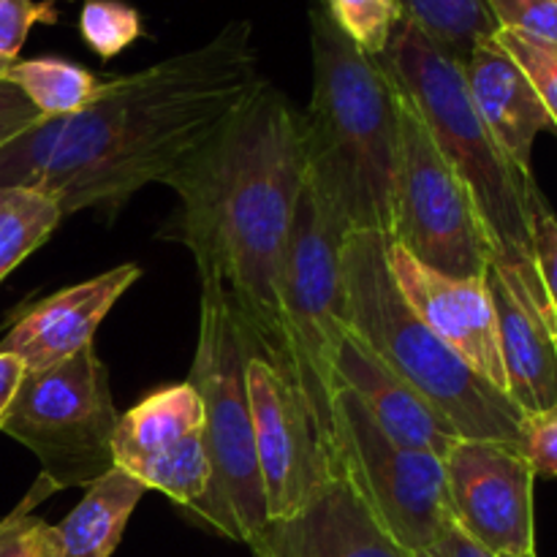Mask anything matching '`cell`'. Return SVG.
<instances>
[{
	"label": "cell",
	"mask_w": 557,
	"mask_h": 557,
	"mask_svg": "<svg viewBox=\"0 0 557 557\" xmlns=\"http://www.w3.org/2000/svg\"><path fill=\"white\" fill-rule=\"evenodd\" d=\"M264 82L253 25L234 20L201 47L103 82L65 117H41L0 147V190L47 196L60 212L114 207L163 183Z\"/></svg>",
	"instance_id": "6da1fadb"
},
{
	"label": "cell",
	"mask_w": 557,
	"mask_h": 557,
	"mask_svg": "<svg viewBox=\"0 0 557 557\" xmlns=\"http://www.w3.org/2000/svg\"><path fill=\"white\" fill-rule=\"evenodd\" d=\"M166 185L199 277L221 281L245 324L283 351L275 286L305 188L297 109L264 79Z\"/></svg>",
	"instance_id": "7a4b0ae2"
},
{
	"label": "cell",
	"mask_w": 557,
	"mask_h": 557,
	"mask_svg": "<svg viewBox=\"0 0 557 557\" xmlns=\"http://www.w3.org/2000/svg\"><path fill=\"white\" fill-rule=\"evenodd\" d=\"M310 49L313 92L299 112L305 183L346 234L389 237L400 90L379 58L359 52L332 22L324 0L310 5Z\"/></svg>",
	"instance_id": "3957f363"
},
{
	"label": "cell",
	"mask_w": 557,
	"mask_h": 557,
	"mask_svg": "<svg viewBox=\"0 0 557 557\" xmlns=\"http://www.w3.org/2000/svg\"><path fill=\"white\" fill-rule=\"evenodd\" d=\"M386 243L389 237L375 232H354L343 239L348 330L417 389L460 438L520 446L525 413L413 313L392 277Z\"/></svg>",
	"instance_id": "277c9868"
},
{
	"label": "cell",
	"mask_w": 557,
	"mask_h": 557,
	"mask_svg": "<svg viewBox=\"0 0 557 557\" xmlns=\"http://www.w3.org/2000/svg\"><path fill=\"white\" fill-rule=\"evenodd\" d=\"M379 63L417 109L438 150L471 190L473 205L487 228L493 261L515 270L536 267L528 221V190L536 180L509 161L479 117L462 65L406 20Z\"/></svg>",
	"instance_id": "5b68a950"
},
{
	"label": "cell",
	"mask_w": 557,
	"mask_h": 557,
	"mask_svg": "<svg viewBox=\"0 0 557 557\" xmlns=\"http://www.w3.org/2000/svg\"><path fill=\"white\" fill-rule=\"evenodd\" d=\"M188 384L205 408L207 493L185 515L239 544L270 525L245 386V337L237 308L221 281L201 277L199 341Z\"/></svg>",
	"instance_id": "8992f818"
},
{
	"label": "cell",
	"mask_w": 557,
	"mask_h": 557,
	"mask_svg": "<svg viewBox=\"0 0 557 557\" xmlns=\"http://www.w3.org/2000/svg\"><path fill=\"white\" fill-rule=\"evenodd\" d=\"M348 234L319 205L305 183L294 210L286 253L277 272V326L283 351L294 370L299 392L319 424L321 441L335 460V354L348 326L341 250Z\"/></svg>",
	"instance_id": "52a82bcc"
},
{
	"label": "cell",
	"mask_w": 557,
	"mask_h": 557,
	"mask_svg": "<svg viewBox=\"0 0 557 557\" xmlns=\"http://www.w3.org/2000/svg\"><path fill=\"white\" fill-rule=\"evenodd\" d=\"M117 419L107 364L87 346L54 368L25 373L0 433L38 457L54 490H87L114 468Z\"/></svg>",
	"instance_id": "ba28073f"
},
{
	"label": "cell",
	"mask_w": 557,
	"mask_h": 557,
	"mask_svg": "<svg viewBox=\"0 0 557 557\" xmlns=\"http://www.w3.org/2000/svg\"><path fill=\"white\" fill-rule=\"evenodd\" d=\"M403 96V92H400ZM389 239L449 277H484L493 248L473 196L403 96Z\"/></svg>",
	"instance_id": "9c48e42d"
},
{
	"label": "cell",
	"mask_w": 557,
	"mask_h": 557,
	"mask_svg": "<svg viewBox=\"0 0 557 557\" xmlns=\"http://www.w3.org/2000/svg\"><path fill=\"white\" fill-rule=\"evenodd\" d=\"M332 428L337 468L381 528L411 555L428 547L449 517L444 460L392 441L341 384L332 397Z\"/></svg>",
	"instance_id": "30bf717a"
},
{
	"label": "cell",
	"mask_w": 557,
	"mask_h": 557,
	"mask_svg": "<svg viewBox=\"0 0 557 557\" xmlns=\"http://www.w3.org/2000/svg\"><path fill=\"white\" fill-rule=\"evenodd\" d=\"M239 326L245 337V386L267 517L277 522L292 517L337 466L321 441L319 424L299 392L286 354L245 324L243 315Z\"/></svg>",
	"instance_id": "8fae6325"
},
{
	"label": "cell",
	"mask_w": 557,
	"mask_h": 557,
	"mask_svg": "<svg viewBox=\"0 0 557 557\" xmlns=\"http://www.w3.org/2000/svg\"><path fill=\"white\" fill-rule=\"evenodd\" d=\"M449 517L500 557L536 555L533 473L520 446L457 438L444 457Z\"/></svg>",
	"instance_id": "7c38bea8"
},
{
	"label": "cell",
	"mask_w": 557,
	"mask_h": 557,
	"mask_svg": "<svg viewBox=\"0 0 557 557\" xmlns=\"http://www.w3.org/2000/svg\"><path fill=\"white\" fill-rule=\"evenodd\" d=\"M114 468L158 490L183 511L207 493L205 408L188 381L163 386L120 413L112 438Z\"/></svg>",
	"instance_id": "4fadbf2b"
},
{
	"label": "cell",
	"mask_w": 557,
	"mask_h": 557,
	"mask_svg": "<svg viewBox=\"0 0 557 557\" xmlns=\"http://www.w3.org/2000/svg\"><path fill=\"white\" fill-rule=\"evenodd\" d=\"M386 261L413 313L482 379L506 392L498 319L484 277H449L430 270L408 250L386 243ZM509 395V392H506Z\"/></svg>",
	"instance_id": "5bb4252c"
},
{
	"label": "cell",
	"mask_w": 557,
	"mask_h": 557,
	"mask_svg": "<svg viewBox=\"0 0 557 557\" xmlns=\"http://www.w3.org/2000/svg\"><path fill=\"white\" fill-rule=\"evenodd\" d=\"M484 281L498 319L506 392L522 413L547 411L557 403V310L544 294L536 267L515 270L490 261Z\"/></svg>",
	"instance_id": "9a60e30c"
},
{
	"label": "cell",
	"mask_w": 557,
	"mask_h": 557,
	"mask_svg": "<svg viewBox=\"0 0 557 557\" xmlns=\"http://www.w3.org/2000/svg\"><path fill=\"white\" fill-rule=\"evenodd\" d=\"M250 549L256 557H413L381 528L341 468L292 517L270 522Z\"/></svg>",
	"instance_id": "2e32d148"
},
{
	"label": "cell",
	"mask_w": 557,
	"mask_h": 557,
	"mask_svg": "<svg viewBox=\"0 0 557 557\" xmlns=\"http://www.w3.org/2000/svg\"><path fill=\"white\" fill-rule=\"evenodd\" d=\"M139 277V267L123 264L30 305L11 321L0 351L20 357L27 373L65 362L92 346V335L109 310Z\"/></svg>",
	"instance_id": "e0dca14e"
},
{
	"label": "cell",
	"mask_w": 557,
	"mask_h": 557,
	"mask_svg": "<svg viewBox=\"0 0 557 557\" xmlns=\"http://www.w3.org/2000/svg\"><path fill=\"white\" fill-rule=\"evenodd\" d=\"M335 384L351 389L370 419L397 444L444 457L460 438L457 430L417 389L392 373L348 326L335 354Z\"/></svg>",
	"instance_id": "ac0fdd59"
},
{
	"label": "cell",
	"mask_w": 557,
	"mask_h": 557,
	"mask_svg": "<svg viewBox=\"0 0 557 557\" xmlns=\"http://www.w3.org/2000/svg\"><path fill=\"white\" fill-rule=\"evenodd\" d=\"M462 76L479 117L500 150L522 174H533L531 158L536 136L547 128L555 131V125L520 65L493 36L479 44L462 63Z\"/></svg>",
	"instance_id": "d6986e66"
},
{
	"label": "cell",
	"mask_w": 557,
	"mask_h": 557,
	"mask_svg": "<svg viewBox=\"0 0 557 557\" xmlns=\"http://www.w3.org/2000/svg\"><path fill=\"white\" fill-rule=\"evenodd\" d=\"M145 493V484L120 468L103 473L85 490L74 511L58 525L63 539V557H112Z\"/></svg>",
	"instance_id": "ffe728a7"
},
{
	"label": "cell",
	"mask_w": 557,
	"mask_h": 557,
	"mask_svg": "<svg viewBox=\"0 0 557 557\" xmlns=\"http://www.w3.org/2000/svg\"><path fill=\"white\" fill-rule=\"evenodd\" d=\"M5 79L25 92L41 117H65L79 112L101 96L107 82L63 58L16 60Z\"/></svg>",
	"instance_id": "44dd1931"
},
{
	"label": "cell",
	"mask_w": 557,
	"mask_h": 557,
	"mask_svg": "<svg viewBox=\"0 0 557 557\" xmlns=\"http://www.w3.org/2000/svg\"><path fill=\"white\" fill-rule=\"evenodd\" d=\"M403 20L428 36L444 54L466 63L473 49L495 36L493 14L484 0H397Z\"/></svg>",
	"instance_id": "7402d4cb"
},
{
	"label": "cell",
	"mask_w": 557,
	"mask_h": 557,
	"mask_svg": "<svg viewBox=\"0 0 557 557\" xmlns=\"http://www.w3.org/2000/svg\"><path fill=\"white\" fill-rule=\"evenodd\" d=\"M63 212L47 196L30 190H9L3 212H0V281H5L11 270L22 264L36 248H41Z\"/></svg>",
	"instance_id": "603a6c76"
},
{
	"label": "cell",
	"mask_w": 557,
	"mask_h": 557,
	"mask_svg": "<svg viewBox=\"0 0 557 557\" xmlns=\"http://www.w3.org/2000/svg\"><path fill=\"white\" fill-rule=\"evenodd\" d=\"M54 484L38 476L30 493L5 520H0V557H63V539L58 525H49L41 517L30 515L33 506L54 495Z\"/></svg>",
	"instance_id": "cb8c5ba5"
},
{
	"label": "cell",
	"mask_w": 557,
	"mask_h": 557,
	"mask_svg": "<svg viewBox=\"0 0 557 557\" xmlns=\"http://www.w3.org/2000/svg\"><path fill=\"white\" fill-rule=\"evenodd\" d=\"M332 22L351 38L359 52L381 58L403 22L397 0H324Z\"/></svg>",
	"instance_id": "d4e9b609"
},
{
	"label": "cell",
	"mask_w": 557,
	"mask_h": 557,
	"mask_svg": "<svg viewBox=\"0 0 557 557\" xmlns=\"http://www.w3.org/2000/svg\"><path fill=\"white\" fill-rule=\"evenodd\" d=\"M79 33L98 58L112 60L141 36V16L123 0H87L79 14Z\"/></svg>",
	"instance_id": "484cf974"
},
{
	"label": "cell",
	"mask_w": 557,
	"mask_h": 557,
	"mask_svg": "<svg viewBox=\"0 0 557 557\" xmlns=\"http://www.w3.org/2000/svg\"><path fill=\"white\" fill-rule=\"evenodd\" d=\"M495 41L509 52V58L528 76L533 90L547 107L557 134V44L515 30H495Z\"/></svg>",
	"instance_id": "4316f807"
},
{
	"label": "cell",
	"mask_w": 557,
	"mask_h": 557,
	"mask_svg": "<svg viewBox=\"0 0 557 557\" xmlns=\"http://www.w3.org/2000/svg\"><path fill=\"white\" fill-rule=\"evenodd\" d=\"M528 221H531V250L544 294L557 310V218L539 185L528 190Z\"/></svg>",
	"instance_id": "83f0119b"
},
{
	"label": "cell",
	"mask_w": 557,
	"mask_h": 557,
	"mask_svg": "<svg viewBox=\"0 0 557 557\" xmlns=\"http://www.w3.org/2000/svg\"><path fill=\"white\" fill-rule=\"evenodd\" d=\"M498 30L525 33L557 44V0H484Z\"/></svg>",
	"instance_id": "f1b7e54d"
},
{
	"label": "cell",
	"mask_w": 557,
	"mask_h": 557,
	"mask_svg": "<svg viewBox=\"0 0 557 557\" xmlns=\"http://www.w3.org/2000/svg\"><path fill=\"white\" fill-rule=\"evenodd\" d=\"M54 0H0V54L20 58L27 36L36 25H54Z\"/></svg>",
	"instance_id": "f546056e"
},
{
	"label": "cell",
	"mask_w": 557,
	"mask_h": 557,
	"mask_svg": "<svg viewBox=\"0 0 557 557\" xmlns=\"http://www.w3.org/2000/svg\"><path fill=\"white\" fill-rule=\"evenodd\" d=\"M520 449L536 476L557 479V403L547 411L525 413Z\"/></svg>",
	"instance_id": "4dcf8cb0"
},
{
	"label": "cell",
	"mask_w": 557,
	"mask_h": 557,
	"mask_svg": "<svg viewBox=\"0 0 557 557\" xmlns=\"http://www.w3.org/2000/svg\"><path fill=\"white\" fill-rule=\"evenodd\" d=\"M41 120V112L25 98V92L9 79H0V147Z\"/></svg>",
	"instance_id": "1f68e13d"
},
{
	"label": "cell",
	"mask_w": 557,
	"mask_h": 557,
	"mask_svg": "<svg viewBox=\"0 0 557 557\" xmlns=\"http://www.w3.org/2000/svg\"><path fill=\"white\" fill-rule=\"evenodd\" d=\"M413 557H500L490 553L487 547H482L479 542H473L460 525H457L451 517H446L444 525L438 528L433 542L424 549L413 553Z\"/></svg>",
	"instance_id": "d6a6232c"
},
{
	"label": "cell",
	"mask_w": 557,
	"mask_h": 557,
	"mask_svg": "<svg viewBox=\"0 0 557 557\" xmlns=\"http://www.w3.org/2000/svg\"><path fill=\"white\" fill-rule=\"evenodd\" d=\"M25 373L27 370L20 357H14V354L9 351H0V422H3L5 411H9V406L14 403Z\"/></svg>",
	"instance_id": "836d02e7"
},
{
	"label": "cell",
	"mask_w": 557,
	"mask_h": 557,
	"mask_svg": "<svg viewBox=\"0 0 557 557\" xmlns=\"http://www.w3.org/2000/svg\"><path fill=\"white\" fill-rule=\"evenodd\" d=\"M16 60H20V58H9V54H0V79H5V76H9L11 65H14Z\"/></svg>",
	"instance_id": "e575fe53"
},
{
	"label": "cell",
	"mask_w": 557,
	"mask_h": 557,
	"mask_svg": "<svg viewBox=\"0 0 557 557\" xmlns=\"http://www.w3.org/2000/svg\"><path fill=\"white\" fill-rule=\"evenodd\" d=\"M5 201H9V190H0V212H3Z\"/></svg>",
	"instance_id": "d590c367"
},
{
	"label": "cell",
	"mask_w": 557,
	"mask_h": 557,
	"mask_svg": "<svg viewBox=\"0 0 557 557\" xmlns=\"http://www.w3.org/2000/svg\"><path fill=\"white\" fill-rule=\"evenodd\" d=\"M553 335H555V351H557V326L553 330Z\"/></svg>",
	"instance_id": "8d00e7d4"
},
{
	"label": "cell",
	"mask_w": 557,
	"mask_h": 557,
	"mask_svg": "<svg viewBox=\"0 0 557 557\" xmlns=\"http://www.w3.org/2000/svg\"><path fill=\"white\" fill-rule=\"evenodd\" d=\"M528 557H536V555H528Z\"/></svg>",
	"instance_id": "74e56055"
}]
</instances>
